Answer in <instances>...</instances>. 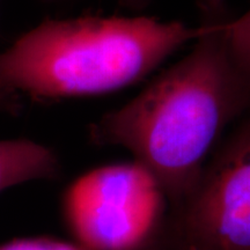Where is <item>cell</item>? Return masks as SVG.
I'll return each mask as SVG.
<instances>
[{
  "instance_id": "6da1fadb",
  "label": "cell",
  "mask_w": 250,
  "mask_h": 250,
  "mask_svg": "<svg viewBox=\"0 0 250 250\" xmlns=\"http://www.w3.org/2000/svg\"><path fill=\"white\" fill-rule=\"evenodd\" d=\"M201 33L186 57L89 126L90 143L121 146L160 183L170 212L198 180L224 131L250 105V17L228 0H196Z\"/></svg>"
},
{
  "instance_id": "7a4b0ae2",
  "label": "cell",
  "mask_w": 250,
  "mask_h": 250,
  "mask_svg": "<svg viewBox=\"0 0 250 250\" xmlns=\"http://www.w3.org/2000/svg\"><path fill=\"white\" fill-rule=\"evenodd\" d=\"M199 33L198 24L149 17L46 19L0 52V90L36 101L116 92L145 79Z\"/></svg>"
},
{
  "instance_id": "3957f363",
  "label": "cell",
  "mask_w": 250,
  "mask_h": 250,
  "mask_svg": "<svg viewBox=\"0 0 250 250\" xmlns=\"http://www.w3.org/2000/svg\"><path fill=\"white\" fill-rule=\"evenodd\" d=\"M62 215L87 250H169L170 206L138 161L103 166L67 188Z\"/></svg>"
},
{
  "instance_id": "277c9868",
  "label": "cell",
  "mask_w": 250,
  "mask_h": 250,
  "mask_svg": "<svg viewBox=\"0 0 250 250\" xmlns=\"http://www.w3.org/2000/svg\"><path fill=\"white\" fill-rule=\"evenodd\" d=\"M169 250H250L249 117L219 143L170 212Z\"/></svg>"
},
{
  "instance_id": "5b68a950",
  "label": "cell",
  "mask_w": 250,
  "mask_h": 250,
  "mask_svg": "<svg viewBox=\"0 0 250 250\" xmlns=\"http://www.w3.org/2000/svg\"><path fill=\"white\" fill-rule=\"evenodd\" d=\"M59 160L48 146L29 139L0 140V192L29 181L54 179Z\"/></svg>"
},
{
  "instance_id": "8992f818",
  "label": "cell",
  "mask_w": 250,
  "mask_h": 250,
  "mask_svg": "<svg viewBox=\"0 0 250 250\" xmlns=\"http://www.w3.org/2000/svg\"><path fill=\"white\" fill-rule=\"evenodd\" d=\"M0 250H87L78 243H70L54 237H27L0 243Z\"/></svg>"
},
{
  "instance_id": "52a82bcc",
  "label": "cell",
  "mask_w": 250,
  "mask_h": 250,
  "mask_svg": "<svg viewBox=\"0 0 250 250\" xmlns=\"http://www.w3.org/2000/svg\"><path fill=\"white\" fill-rule=\"evenodd\" d=\"M21 110V103L19 95L0 90V111L17 115Z\"/></svg>"
},
{
  "instance_id": "ba28073f",
  "label": "cell",
  "mask_w": 250,
  "mask_h": 250,
  "mask_svg": "<svg viewBox=\"0 0 250 250\" xmlns=\"http://www.w3.org/2000/svg\"><path fill=\"white\" fill-rule=\"evenodd\" d=\"M49 2H61V1H70V0H45ZM118 4L124 6V7L134 9V11H140L151 4L152 0H117Z\"/></svg>"
}]
</instances>
